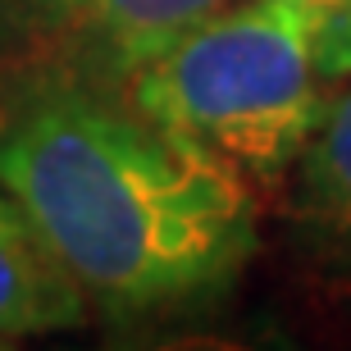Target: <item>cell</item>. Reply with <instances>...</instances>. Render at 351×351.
I'll return each mask as SVG.
<instances>
[{
  "mask_svg": "<svg viewBox=\"0 0 351 351\" xmlns=\"http://www.w3.org/2000/svg\"><path fill=\"white\" fill-rule=\"evenodd\" d=\"M0 187L114 315L223 292L256 251L247 182L96 91L27 105L0 132Z\"/></svg>",
  "mask_w": 351,
  "mask_h": 351,
  "instance_id": "cell-1",
  "label": "cell"
},
{
  "mask_svg": "<svg viewBox=\"0 0 351 351\" xmlns=\"http://www.w3.org/2000/svg\"><path fill=\"white\" fill-rule=\"evenodd\" d=\"M315 32L269 0L223 5L128 78V105L247 182H278L324 114Z\"/></svg>",
  "mask_w": 351,
  "mask_h": 351,
  "instance_id": "cell-2",
  "label": "cell"
},
{
  "mask_svg": "<svg viewBox=\"0 0 351 351\" xmlns=\"http://www.w3.org/2000/svg\"><path fill=\"white\" fill-rule=\"evenodd\" d=\"M233 0H0V46L32 51L69 78L123 82Z\"/></svg>",
  "mask_w": 351,
  "mask_h": 351,
  "instance_id": "cell-3",
  "label": "cell"
},
{
  "mask_svg": "<svg viewBox=\"0 0 351 351\" xmlns=\"http://www.w3.org/2000/svg\"><path fill=\"white\" fill-rule=\"evenodd\" d=\"M87 319V292L32 215L0 187V338L55 333Z\"/></svg>",
  "mask_w": 351,
  "mask_h": 351,
  "instance_id": "cell-5",
  "label": "cell"
},
{
  "mask_svg": "<svg viewBox=\"0 0 351 351\" xmlns=\"http://www.w3.org/2000/svg\"><path fill=\"white\" fill-rule=\"evenodd\" d=\"M342 69H347V78H351V14H347V32H342Z\"/></svg>",
  "mask_w": 351,
  "mask_h": 351,
  "instance_id": "cell-7",
  "label": "cell"
},
{
  "mask_svg": "<svg viewBox=\"0 0 351 351\" xmlns=\"http://www.w3.org/2000/svg\"><path fill=\"white\" fill-rule=\"evenodd\" d=\"M292 169V228L301 256L333 292L351 297V82L324 101L319 128Z\"/></svg>",
  "mask_w": 351,
  "mask_h": 351,
  "instance_id": "cell-4",
  "label": "cell"
},
{
  "mask_svg": "<svg viewBox=\"0 0 351 351\" xmlns=\"http://www.w3.org/2000/svg\"><path fill=\"white\" fill-rule=\"evenodd\" d=\"M269 5L297 14L315 32V51H319L324 78H347V69H342V32H347L351 0H269Z\"/></svg>",
  "mask_w": 351,
  "mask_h": 351,
  "instance_id": "cell-6",
  "label": "cell"
}]
</instances>
